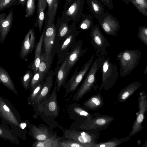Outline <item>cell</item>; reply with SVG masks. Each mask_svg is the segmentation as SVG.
<instances>
[{"mask_svg":"<svg viewBox=\"0 0 147 147\" xmlns=\"http://www.w3.org/2000/svg\"><path fill=\"white\" fill-rule=\"evenodd\" d=\"M105 57V56L99 55L93 62L81 85L73 96L74 101H78L91 90L96 82V74L99 69L102 67Z\"/></svg>","mask_w":147,"mask_h":147,"instance_id":"obj_1","label":"cell"},{"mask_svg":"<svg viewBox=\"0 0 147 147\" xmlns=\"http://www.w3.org/2000/svg\"><path fill=\"white\" fill-rule=\"evenodd\" d=\"M141 53L139 49H126L117 56L120 66L119 74L123 77L130 74L136 67L141 58Z\"/></svg>","mask_w":147,"mask_h":147,"instance_id":"obj_2","label":"cell"},{"mask_svg":"<svg viewBox=\"0 0 147 147\" xmlns=\"http://www.w3.org/2000/svg\"><path fill=\"white\" fill-rule=\"evenodd\" d=\"M91 119L82 123H73L71 128L75 127L78 130L98 132L108 128L110 124L114 120V117L108 115H100L96 113L93 114Z\"/></svg>","mask_w":147,"mask_h":147,"instance_id":"obj_3","label":"cell"},{"mask_svg":"<svg viewBox=\"0 0 147 147\" xmlns=\"http://www.w3.org/2000/svg\"><path fill=\"white\" fill-rule=\"evenodd\" d=\"M59 128L63 131V137L65 139L73 140L88 147H93L94 144L98 143L100 135L98 132L79 131L71 128L63 129L61 126Z\"/></svg>","mask_w":147,"mask_h":147,"instance_id":"obj_4","label":"cell"},{"mask_svg":"<svg viewBox=\"0 0 147 147\" xmlns=\"http://www.w3.org/2000/svg\"><path fill=\"white\" fill-rule=\"evenodd\" d=\"M57 84L55 82L51 93L42 103L38 111L40 115L46 121H53L59 114L60 107L57 99Z\"/></svg>","mask_w":147,"mask_h":147,"instance_id":"obj_5","label":"cell"},{"mask_svg":"<svg viewBox=\"0 0 147 147\" xmlns=\"http://www.w3.org/2000/svg\"><path fill=\"white\" fill-rule=\"evenodd\" d=\"M94 57L92 56L78 72L76 69L70 78L63 87L65 90L64 97L65 98L69 96L67 100H69L89 70L93 62Z\"/></svg>","mask_w":147,"mask_h":147,"instance_id":"obj_6","label":"cell"},{"mask_svg":"<svg viewBox=\"0 0 147 147\" xmlns=\"http://www.w3.org/2000/svg\"><path fill=\"white\" fill-rule=\"evenodd\" d=\"M102 78L99 90L111 89L114 85L119 73L116 64H113L109 57L105 58L102 66Z\"/></svg>","mask_w":147,"mask_h":147,"instance_id":"obj_7","label":"cell"},{"mask_svg":"<svg viewBox=\"0 0 147 147\" xmlns=\"http://www.w3.org/2000/svg\"><path fill=\"white\" fill-rule=\"evenodd\" d=\"M0 115L1 118L9 125L19 127L22 121L18 112L9 101L1 96L0 97Z\"/></svg>","mask_w":147,"mask_h":147,"instance_id":"obj_8","label":"cell"},{"mask_svg":"<svg viewBox=\"0 0 147 147\" xmlns=\"http://www.w3.org/2000/svg\"><path fill=\"white\" fill-rule=\"evenodd\" d=\"M90 35L91 43L96 51V56L107 55L106 49L109 46L110 44L97 24L93 25L91 27Z\"/></svg>","mask_w":147,"mask_h":147,"instance_id":"obj_9","label":"cell"},{"mask_svg":"<svg viewBox=\"0 0 147 147\" xmlns=\"http://www.w3.org/2000/svg\"><path fill=\"white\" fill-rule=\"evenodd\" d=\"M54 75V72L51 70L47 74L45 79L40 93L33 106L34 111L33 116L34 118L38 117L41 106L50 94L53 84Z\"/></svg>","mask_w":147,"mask_h":147,"instance_id":"obj_10","label":"cell"},{"mask_svg":"<svg viewBox=\"0 0 147 147\" xmlns=\"http://www.w3.org/2000/svg\"><path fill=\"white\" fill-rule=\"evenodd\" d=\"M74 24L67 36L63 39L58 46L57 53L59 56L58 65L62 63L67 57L69 50L76 43V39L78 33L76 27L77 22H73Z\"/></svg>","mask_w":147,"mask_h":147,"instance_id":"obj_11","label":"cell"},{"mask_svg":"<svg viewBox=\"0 0 147 147\" xmlns=\"http://www.w3.org/2000/svg\"><path fill=\"white\" fill-rule=\"evenodd\" d=\"M85 0H73L63 11L60 19L69 22H79L83 14V11Z\"/></svg>","mask_w":147,"mask_h":147,"instance_id":"obj_12","label":"cell"},{"mask_svg":"<svg viewBox=\"0 0 147 147\" xmlns=\"http://www.w3.org/2000/svg\"><path fill=\"white\" fill-rule=\"evenodd\" d=\"M147 95L145 91L140 92L138 99L139 111L137 117L133 123L131 132L128 136L131 137L141 131L145 113L147 111Z\"/></svg>","mask_w":147,"mask_h":147,"instance_id":"obj_13","label":"cell"},{"mask_svg":"<svg viewBox=\"0 0 147 147\" xmlns=\"http://www.w3.org/2000/svg\"><path fill=\"white\" fill-rule=\"evenodd\" d=\"M67 110L70 118L75 120V123H80L88 121L94 116L88 110L78 103L71 104L67 107Z\"/></svg>","mask_w":147,"mask_h":147,"instance_id":"obj_14","label":"cell"},{"mask_svg":"<svg viewBox=\"0 0 147 147\" xmlns=\"http://www.w3.org/2000/svg\"><path fill=\"white\" fill-rule=\"evenodd\" d=\"M99 24L105 33L108 35L115 36L120 26L118 21L111 13L106 12Z\"/></svg>","mask_w":147,"mask_h":147,"instance_id":"obj_15","label":"cell"},{"mask_svg":"<svg viewBox=\"0 0 147 147\" xmlns=\"http://www.w3.org/2000/svg\"><path fill=\"white\" fill-rule=\"evenodd\" d=\"M83 41L78 40L73 45L67 57V67L70 72L72 68L79 58L86 52L87 49L82 48Z\"/></svg>","mask_w":147,"mask_h":147,"instance_id":"obj_16","label":"cell"},{"mask_svg":"<svg viewBox=\"0 0 147 147\" xmlns=\"http://www.w3.org/2000/svg\"><path fill=\"white\" fill-rule=\"evenodd\" d=\"M54 23L48 21L45 31L43 43L45 52L47 54L51 52L56 40L57 32Z\"/></svg>","mask_w":147,"mask_h":147,"instance_id":"obj_17","label":"cell"},{"mask_svg":"<svg viewBox=\"0 0 147 147\" xmlns=\"http://www.w3.org/2000/svg\"><path fill=\"white\" fill-rule=\"evenodd\" d=\"M6 12L0 15V41L2 43L10 31L13 17V8L10 9L6 16Z\"/></svg>","mask_w":147,"mask_h":147,"instance_id":"obj_18","label":"cell"},{"mask_svg":"<svg viewBox=\"0 0 147 147\" xmlns=\"http://www.w3.org/2000/svg\"><path fill=\"white\" fill-rule=\"evenodd\" d=\"M28 127L30 130L29 134L33 138L38 141L45 140L50 137L53 134L50 128L46 126L37 127L35 125L29 123Z\"/></svg>","mask_w":147,"mask_h":147,"instance_id":"obj_19","label":"cell"},{"mask_svg":"<svg viewBox=\"0 0 147 147\" xmlns=\"http://www.w3.org/2000/svg\"><path fill=\"white\" fill-rule=\"evenodd\" d=\"M67 57L60 66L57 65L55 70L57 91L58 92L67 82L68 76L70 73L67 67Z\"/></svg>","mask_w":147,"mask_h":147,"instance_id":"obj_20","label":"cell"},{"mask_svg":"<svg viewBox=\"0 0 147 147\" xmlns=\"http://www.w3.org/2000/svg\"><path fill=\"white\" fill-rule=\"evenodd\" d=\"M45 23L44 28L42 32L40 38L39 40L36 44L35 50V55L34 61L31 65H29L30 69L35 73L38 70L41 56V54L42 47L43 43L44 37L47 24L48 17L47 14L46 15L45 18Z\"/></svg>","mask_w":147,"mask_h":147,"instance_id":"obj_21","label":"cell"},{"mask_svg":"<svg viewBox=\"0 0 147 147\" xmlns=\"http://www.w3.org/2000/svg\"><path fill=\"white\" fill-rule=\"evenodd\" d=\"M86 1L89 11L99 24L104 17L106 12L101 2L99 0Z\"/></svg>","mask_w":147,"mask_h":147,"instance_id":"obj_22","label":"cell"},{"mask_svg":"<svg viewBox=\"0 0 147 147\" xmlns=\"http://www.w3.org/2000/svg\"><path fill=\"white\" fill-rule=\"evenodd\" d=\"M69 22L61 20L59 18L57 20L56 28L57 31V42L58 46L59 43L69 34L74 24L73 22L69 26Z\"/></svg>","mask_w":147,"mask_h":147,"instance_id":"obj_23","label":"cell"},{"mask_svg":"<svg viewBox=\"0 0 147 147\" xmlns=\"http://www.w3.org/2000/svg\"><path fill=\"white\" fill-rule=\"evenodd\" d=\"M141 85L140 82L135 81L123 88L118 94V100L120 102H124L135 92Z\"/></svg>","mask_w":147,"mask_h":147,"instance_id":"obj_24","label":"cell"},{"mask_svg":"<svg viewBox=\"0 0 147 147\" xmlns=\"http://www.w3.org/2000/svg\"><path fill=\"white\" fill-rule=\"evenodd\" d=\"M104 103L102 96L100 94H97L85 101L83 105L88 110L96 111L101 108Z\"/></svg>","mask_w":147,"mask_h":147,"instance_id":"obj_25","label":"cell"},{"mask_svg":"<svg viewBox=\"0 0 147 147\" xmlns=\"http://www.w3.org/2000/svg\"><path fill=\"white\" fill-rule=\"evenodd\" d=\"M47 3L46 0H37L36 19L33 26H38L40 33L45 19L44 11Z\"/></svg>","mask_w":147,"mask_h":147,"instance_id":"obj_26","label":"cell"},{"mask_svg":"<svg viewBox=\"0 0 147 147\" xmlns=\"http://www.w3.org/2000/svg\"><path fill=\"white\" fill-rule=\"evenodd\" d=\"M64 139L63 136H58L57 133L55 132L50 137L45 140L37 141L34 142L32 146L34 147H59L60 141Z\"/></svg>","mask_w":147,"mask_h":147,"instance_id":"obj_27","label":"cell"},{"mask_svg":"<svg viewBox=\"0 0 147 147\" xmlns=\"http://www.w3.org/2000/svg\"><path fill=\"white\" fill-rule=\"evenodd\" d=\"M51 62V52L48 54L45 52L41 53L38 71L44 78L50 71Z\"/></svg>","mask_w":147,"mask_h":147,"instance_id":"obj_28","label":"cell"},{"mask_svg":"<svg viewBox=\"0 0 147 147\" xmlns=\"http://www.w3.org/2000/svg\"><path fill=\"white\" fill-rule=\"evenodd\" d=\"M0 82L16 94L18 95L14 84L9 75L7 71L1 66H0Z\"/></svg>","mask_w":147,"mask_h":147,"instance_id":"obj_29","label":"cell"},{"mask_svg":"<svg viewBox=\"0 0 147 147\" xmlns=\"http://www.w3.org/2000/svg\"><path fill=\"white\" fill-rule=\"evenodd\" d=\"M0 137L9 140L11 142L19 144V142L16 133L8 127H5L3 124L0 126Z\"/></svg>","mask_w":147,"mask_h":147,"instance_id":"obj_30","label":"cell"},{"mask_svg":"<svg viewBox=\"0 0 147 147\" xmlns=\"http://www.w3.org/2000/svg\"><path fill=\"white\" fill-rule=\"evenodd\" d=\"M130 139V137L128 136L119 139L115 138L106 142L96 144L94 145L93 147H116Z\"/></svg>","mask_w":147,"mask_h":147,"instance_id":"obj_31","label":"cell"},{"mask_svg":"<svg viewBox=\"0 0 147 147\" xmlns=\"http://www.w3.org/2000/svg\"><path fill=\"white\" fill-rule=\"evenodd\" d=\"M48 6V22H54L59 0H46Z\"/></svg>","mask_w":147,"mask_h":147,"instance_id":"obj_32","label":"cell"},{"mask_svg":"<svg viewBox=\"0 0 147 147\" xmlns=\"http://www.w3.org/2000/svg\"><path fill=\"white\" fill-rule=\"evenodd\" d=\"M32 30V29L29 30L23 41L20 53V57L21 59L25 58L30 53V36Z\"/></svg>","mask_w":147,"mask_h":147,"instance_id":"obj_33","label":"cell"},{"mask_svg":"<svg viewBox=\"0 0 147 147\" xmlns=\"http://www.w3.org/2000/svg\"><path fill=\"white\" fill-rule=\"evenodd\" d=\"M44 81L34 87L30 91V93L27 97L28 103L33 106L40 91Z\"/></svg>","mask_w":147,"mask_h":147,"instance_id":"obj_34","label":"cell"},{"mask_svg":"<svg viewBox=\"0 0 147 147\" xmlns=\"http://www.w3.org/2000/svg\"><path fill=\"white\" fill-rule=\"evenodd\" d=\"M79 28L82 30H87L93 25L92 17L90 15L83 14L80 20Z\"/></svg>","mask_w":147,"mask_h":147,"instance_id":"obj_35","label":"cell"},{"mask_svg":"<svg viewBox=\"0 0 147 147\" xmlns=\"http://www.w3.org/2000/svg\"><path fill=\"white\" fill-rule=\"evenodd\" d=\"M34 72L30 69L27 70L25 73L21 78V82L25 90L30 88L31 82L34 75Z\"/></svg>","mask_w":147,"mask_h":147,"instance_id":"obj_36","label":"cell"},{"mask_svg":"<svg viewBox=\"0 0 147 147\" xmlns=\"http://www.w3.org/2000/svg\"><path fill=\"white\" fill-rule=\"evenodd\" d=\"M59 147H88L71 140L64 139L61 140L59 144Z\"/></svg>","mask_w":147,"mask_h":147,"instance_id":"obj_37","label":"cell"},{"mask_svg":"<svg viewBox=\"0 0 147 147\" xmlns=\"http://www.w3.org/2000/svg\"><path fill=\"white\" fill-rule=\"evenodd\" d=\"M36 0H27L26 4L25 17L28 18L33 15L36 9Z\"/></svg>","mask_w":147,"mask_h":147,"instance_id":"obj_38","label":"cell"},{"mask_svg":"<svg viewBox=\"0 0 147 147\" xmlns=\"http://www.w3.org/2000/svg\"><path fill=\"white\" fill-rule=\"evenodd\" d=\"M44 78L41 75L38 70L35 73L32 79L29 89L31 91L33 88L40 82L44 81Z\"/></svg>","mask_w":147,"mask_h":147,"instance_id":"obj_39","label":"cell"},{"mask_svg":"<svg viewBox=\"0 0 147 147\" xmlns=\"http://www.w3.org/2000/svg\"><path fill=\"white\" fill-rule=\"evenodd\" d=\"M138 37L139 39L147 46V28L144 27L139 29Z\"/></svg>","mask_w":147,"mask_h":147,"instance_id":"obj_40","label":"cell"},{"mask_svg":"<svg viewBox=\"0 0 147 147\" xmlns=\"http://www.w3.org/2000/svg\"><path fill=\"white\" fill-rule=\"evenodd\" d=\"M12 1L13 0H0V11H1L13 5Z\"/></svg>","mask_w":147,"mask_h":147,"instance_id":"obj_41","label":"cell"},{"mask_svg":"<svg viewBox=\"0 0 147 147\" xmlns=\"http://www.w3.org/2000/svg\"><path fill=\"white\" fill-rule=\"evenodd\" d=\"M36 40V36L35 30L34 28L32 29V30L30 36V53H32L33 49Z\"/></svg>","mask_w":147,"mask_h":147,"instance_id":"obj_42","label":"cell"},{"mask_svg":"<svg viewBox=\"0 0 147 147\" xmlns=\"http://www.w3.org/2000/svg\"><path fill=\"white\" fill-rule=\"evenodd\" d=\"M102 2L110 10L112 9L113 7V3L112 0H99Z\"/></svg>","mask_w":147,"mask_h":147,"instance_id":"obj_43","label":"cell"},{"mask_svg":"<svg viewBox=\"0 0 147 147\" xmlns=\"http://www.w3.org/2000/svg\"><path fill=\"white\" fill-rule=\"evenodd\" d=\"M27 0H18L16 5H20L23 7H24L26 5Z\"/></svg>","mask_w":147,"mask_h":147,"instance_id":"obj_44","label":"cell"},{"mask_svg":"<svg viewBox=\"0 0 147 147\" xmlns=\"http://www.w3.org/2000/svg\"><path fill=\"white\" fill-rule=\"evenodd\" d=\"M26 122H22L20 123L19 127L20 129H25L27 126V123Z\"/></svg>","mask_w":147,"mask_h":147,"instance_id":"obj_45","label":"cell"},{"mask_svg":"<svg viewBox=\"0 0 147 147\" xmlns=\"http://www.w3.org/2000/svg\"><path fill=\"white\" fill-rule=\"evenodd\" d=\"M73 0H66L64 4V10L70 4Z\"/></svg>","mask_w":147,"mask_h":147,"instance_id":"obj_46","label":"cell"},{"mask_svg":"<svg viewBox=\"0 0 147 147\" xmlns=\"http://www.w3.org/2000/svg\"><path fill=\"white\" fill-rule=\"evenodd\" d=\"M138 3L140 4H142L144 3V0H136Z\"/></svg>","mask_w":147,"mask_h":147,"instance_id":"obj_47","label":"cell"},{"mask_svg":"<svg viewBox=\"0 0 147 147\" xmlns=\"http://www.w3.org/2000/svg\"><path fill=\"white\" fill-rule=\"evenodd\" d=\"M147 74V64L144 70L143 73L144 75H146Z\"/></svg>","mask_w":147,"mask_h":147,"instance_id":"obj_48","label":"cell"},{"mask_svg":"<svg viewBox=\"0 0 147 147\" xmlns=\"http://www.w3.org/2000/svg\"><path fill=\"white\" fill-rule=\"evenodd\" d=\"M12 2L13 5H16V4L17 3L18 0H13Z\"/></svg>","mask_w":147,"mask_h":147,"instance_id":"obj_49","label":"cell"},{"mask_svg":"<svg viewBox=\"0 0 147 147\" xmlns=\"http://www.w3.org/2000/svg\"><path fill=\"white\" fill-rule=\"evenodd\" d=\"M142 146L143 147H147V140H146L143 144Z\"/></svg>","mask_w":147,"mask_h":147,"instance_id":"obj_50","label":"cell"}]
</instances>
